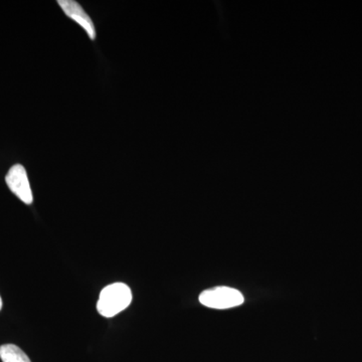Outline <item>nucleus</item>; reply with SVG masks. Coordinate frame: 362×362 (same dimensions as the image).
Returning a JSON list of instances; mask_svg holds the SVG:
<instances>
[{
    "instance_id": "1",
    "label": "nucleus",
    "mask_w": 362,
    "mask_h": 362,
    "mask_svg": "<svg viewBox=\"0 0 362 362\" xmlns=\"http://www.w3.org/2000/svg\"><path fill=\"white\" fill-rule=\"evenodd\" d=\"M132 302V292L124 283H114L105 287L100 293L97 310L106 318L116 316L125 310Z\"/></svg>"
},
{
    "instance_id": "2",
    "label": "nucleus",
    "mask_w": 362,
    "mask_h": 362,
    "mask_svg": "<svg viewBox=\"0 0 362 362\" xmlns=\"http://www.w3.org/2000/svg\"><path fill=\"white\" fill-rule=\"evenodd\" d=\"M244 301L245 298L239 290L226 287V286L211 288V289L202 292L199 295V302L204 306L218 309V310H225V309L240 306L244 303Z\"/></svg>"
},
{
    "instance_id": "3",
    "label": "nucleus",
    "mask_w": 362,
    "mask_h": 362,
    "mask_svg": "<svg viewBox=\"0 0 362 362\" xmlns=\"http://www.w3.org/2000/svg\"><path fill=\"white\" fill-rule=\"evenodd\" d=\"M7 187L25 204H32L33 197L25 168L16 164L9 169L6 177Z\"/></svg>"
},
{
    "instance_id": "4",
    "label": "nucleus",
    "mask_w": 362,
    "mask_h": 362,
    "mask_svg": "<svg viewBox=\"0 0 362 362\" xmlns=\"http://www.w3.org/2000/svg\"><path fill=\"white\" fill-rule=\"evenodd\" d=\"M59 6L71 20L76 21L78 25L84 28L90 40L96 39V28L94 23L83 7L74 0H59Z\"/></svg>"
},
{
    "instance_id": "5",
    "label": "nucleus",
    "mask_w": 362,
    "mask_h": 362,
    "mask_svg": "<svg viewBox=\"0 0 362 362\" xmlns=\"http://www.w3.org/2000/svg\"><path fill=\"white\" fill-rule=\"evenodd\" d=\"M0 358L2 362H32L25 352L14 344L0 346Z\"/></svg>"
},
{
    "instance_id": "6",
    "label": "nucleus",
    "mask_w": 362,
    "mask_h": 362,
    "mask_svg": "<svg viewBox=\"0 0 362 362\" xmlns=\"http://www.w3.org/2000/svg\"><path fill=\"white\" fill-rule=\"evenodd\" d=\"M1 308H2V300H1V297H0V310H1Z\"/></svg>"
}]
</instances>
